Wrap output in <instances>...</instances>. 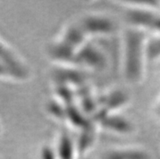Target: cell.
<instances>
[{
    "label": "cell",
    "instance_id": "cell-1",
    "mask_svg": "<svg viewBox=\"0 0 160 159\" xmlns=\"http://www.w3.org/2000/svg\"><path fill=\"white\" fill-rule=\"evenodd\" d=\"M146 32L142 27L130 24L122 33L120 66L124 80L130 85L141 84L146 77Z\"/></svg>",
    "mask_w": 160,
    "mask_h": 159
},
{
    "label": "cell",
    "instance_id": "cell-2",
    "mask_svg": "<svg viewBox=\"0 0 160 159\" xmlns=\"http://www.w3.org/2000/svg\"><path fill=\"white\" fill-rule=\"evenodd\" d=\"M77 20L90 40L105 38L116 31V22L104 13H87Z\"/></svg>",
    "mask_w": 160,
    "mask_h": 159
},
{
    "label": "cell",
    "instance_id": "cell-3",
    "mask_svg": "<svg viewBox=\"0 0 160 159\" xmlns=\"http://www.w3.org/2000/svg\"><path fill=\"white\" fill-rule=\"evenodd\" d=\"M108 63V54L103 48L98 43H93L90 40L77 53L71 65L91 72L92 70L105 69Z\"/></svg>",
    "mask_w": 160,
    "mask_h": 159
},
{
    "label": "cell",
    "instance_id": "cell-4",
    "mask_svg": "<svg viewBox=\"0 0 160 159\" xmlns=\"http://www.w3.org/2000/svg\"><path fill=\"white\" fill-rule=\"evenodd\" d=\"M95 123L100 128L118 134H130L134 131V125L132 122L125 117L120 116L117 113L102 117Z\"/></svg>",
    "mask_w": 160,
    "mask_h": 159
},
{
    "label": "cell",
    "instance_id": "cell-5",
    "mask_svg": "<svg viewBox=\"0 0 160 159\" xmlns=\"http://www.w3.org/2000/svg\"><path fill=\"white\" fill-rule=\"evenodd\" d=\"M100 159H150L146 150L140 146L128 145L108 149Z\"/></svg>",
    "mask_w": 160,
    "mask_h": 159
},
{
    "label": "cell",
    "instance_id": "cell-6",
    "mask_svg": "<svg viewBox=\"0 0 160 159\" xmlns=\"http://www.w3.org/2000/svg\"><path fill=\"white\" fill-rule=\"evenodd\" d=\"M54 148L57 159H77L79 157L75 141L66 133H61L58 137Z\"/></svg>",
    "mask_w": 160,
    "mask_h": 159
},
{
    "label": "cell",
    "instance_id": "cell-7",
    "mask_svg": "<svg viewBox=\"0 0 160 159\" xmlns=\"http://www.w3.org/2000/svg\"><path fill=\"white\" fill-rule=\"evenodd\" d=\"M40 159H57L54 146L44 145L41 149Z\"/></svg>",
    "mask_w": 160,
    "mask_h": 159
}]
</instances>
